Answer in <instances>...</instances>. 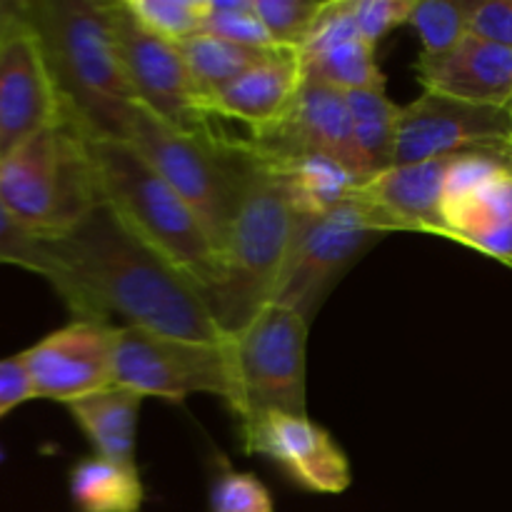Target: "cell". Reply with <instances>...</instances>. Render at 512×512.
I'll return each mask as SVG.
<instances>
[{
	"instance_id": "obj_1",
	"label": "cell",
	"mask_w": 512,
	"mask_h": 512,
	"mask_svg": "<svg viewBox=\"0 0 512 512\" xmlns=\"http://www.w3.org/2000/svg\"><path fill=\"white\" fill-rule=\"evenodd\" d=\"M45 280L63 298L73 320L155 330L198 343H225L203 288L183 270L135 238L100 203L73 230L45 238Z\"/></svg>"
},
{
	"instance_id": "obj_2",
	"label": "cell",
	"mask_w": 512,
	"mask_h": 512,
	"mask_svg": "<svg viewBox=\"0 0 512 512\" xmlns=\"http://www.w3.org/2000/svg\"><path fill=\"white\" fill-rule=\"evenodd\" d=\"M58 88L63 115L88 138L125 140L133 88L120 63L110 5L100 0H23Z\"/></svg>"
},
{
	"instance_id": "obj_3",
	"label": "cell",
	"mask_w": 512,
	"mask_h": 512,
	"mask_svg": "<svg viewBox=\"0 0 512 512\" xmlns=\"http://www.w3.org/2000/svg\"><path fill=\"white\" fill-rule=\"evenodd\" d=\"M248 145V173L220 253V280L208 295L210 313L225 335L243 330L273 303L300 225L278 170L250 140Z\"/></svg>"
},
{
	"instance_id": "obj_4",
	"label": "cell",
	"mask_w": 512,
	"mask_h": 512,
	"mask_svg": "<svg viewBox=\"0 0 512 512\" xmlns=\"http://www.w3.org/2000/svg\"><path fill=\"white\" fill-rule=\"evenodd\" d=\"M103 203L120 223L183 270L205 298L220 280V253L190 205L120 138H88Z\"/></svg>"
},
{
	"instance_id": "obj_5",
	"label": "cell",
	"mask_w": 512,
	"mask_h": 512,
	"mask_svg": "<svg viewBox=\"0 0 512 512\" xmlns=\"http://www.w3.org/2000/svg\"><path fill=\"white\" fill-rule=\"evenodd\" d=\"M0 200L28 233L58 238L100 203L90 140L68 115L0 158Z\"/></svg>"
},
{
	"instance_id": "obj_6",
	"label": "cell",
	"mask_w": 512,
	"mask_h": 512,
	"mask_svg": "<svg viewBox=\"0 0 512 512\" xmlns=\"http://www.w3.org/2000/svg\"><path fill=\"white\" fill-rule=\"evenodd\" d=\"M125 143L133 145L190 205L218 253H223L248 173V140L220 135L215 125L203 133H185L138 103Z\"/></svg>"
},
{
	"instance_id": "obj_7",
	"label": "cell",
	"mask_w": 512,
	"mask_h": 512,
	"mask_svg": "<svg viewBox=\"0 0 512 512\" xmlns=\"http://www.w3.org/2000/svg\"><path fill=\"white\" fill-rule=\"evenodd\" d=\"M308 325L303 313L273 300L228 335L235 383L230 408L240 423L265 413L305 415Z\"/></svg>"
},
{
	"instance_id": "obj_8",
	"label": "cell",
	"mask_w": 512,
	"mask_h": 512,
	"mask_svg": "<svg viewBox=\"0 0 512 512\" xmlns=\"http://www.w3.org/2000/svg\"><path fill=\"white\" fill-rule=\"evenodd\" d=\"M113 385L170 403H183L195 393H210L230 405L235 383L228 340L198 343L123 325L115 330Z\"/></svg>"
},
{
	"instance_id": "obj_9",
	"label": "cell",
	"mask_w": 512,
	"mask_h": 512,
	"mask_svg": "<svg viewBox=\"0 0 512 512\" xmlns=\"http://www.w3.org/2000/svg\"><path fill=\"white\" fill-rule=\"evenodd\" d=\"M385 233H395L388 218L355 195L330 213L300 218L273 300L310 320L345 270Z\"/></svg>"
},
{
	"instance_id": "obj_10",
	"label": "cell",
	"mask_w": 512,
	"mask_h": 512,
	"mask_svg": "<svg viewBox=\"0 0 512 512\" xmlns=\"http://www.w3.org/2000/svg\"><path fill=\"white\" fill-rule=\"evenodd\" d=\"M463 153L512 155V105L468 103L425 90L400 108L393 165Z\"/></svg>"
},
{
	"instance_id": "obj_11",
	"label": "cell",
	"mask_w": 512,
	"mask_h": 512,
	"mask_svg": "<svg viewBox=\"0 0 512 512\" xmlns=\"http://www.w3.org/2000/svg\"><path fill=\"white\" fill-rule=\"evenodd\" d=\"M443 215L448 240L512 268V155H453Z\"/></svg>"
},
{
	"instance_id": "obj_12",
	"label": "cell",
	"mask_w": 512,
	"mask_h": 512,
	"mask_svg": "<svg viewBox=\"0 0 512 512\" xmlns=\"http://www.w3.org/2000/svg\"><path fill=\"white\" fill-rule=\"evenodd\" d=\"M108 5L120 63L138 103L185 133L213 128L215 118L205 110L178 45L140 28L123 0Z\"/></svg>"
},
{
	"instance_id": "obj_13",
	"label": "cell",
	"mask_w": 512,
	"mask_h": 512,
	"mask_svg": "<svg viewBox=\"0 0 512 512\" xmlns=\"http://www.w3.org/2000/svg\"><path fill=\"white\" fill-rule=\"evenodd\" d=\"M63 118L38 33L23 15L0 40V158Z\"/></svg>"
},
{
	"instance_id": "obj_14",
	"label": "cell",
	"mask_w": 512,
	"mask_h": 512,
	"mask_svg": "<svg viewBox=\"0 0 512 512\" xmlns=\"http://www.w3.org/2000/svg\"><path fill=\"white\" fill-rule=\"evenodd\" d=\"M113 325L73 320L20 353L33 398L75 403L113 385Z\"/></svg>"
},
{
	"instance_id": "obj_15",
	"label": "cell",
	"mask_w": 512,
	"mask_h": 512,
	"mask_svg": "<svg viewBox=\"0 0 512 512\" xmlns=\"http://www.w3.org/2000/svg\"><path fill=\"white\" fill-rule=\"evenodd\" d=\"M248 455H263L310 493L338 495L353 483L348 455L333 435L308 420V415L265 413L240 423Z\"/></svg>"
},
{
	"instance_id": "obj_16",
	"label": "cell",
	"mask_w": 512,
	"mask_h": 512,
	"mask_svg": "<svg viewBox=\"0 0 512 512\" xmlns=\"http://www.w3.org/2000/svg\"><path fill=\"white\" fill-rule=\"evenodd\" d=\"M253 145L268 155H328L343 163L355 178L368 180L353 140L348 98L343 90L305 80L285 118L265 133L253 135Z\"/></svg>"
},
{
	"instance_id": "obj_17",
	"label": "cell",
	"mask_w": 512,
	"mask_h": 512,
	"mask_svg": "<svg viewBox=\"0 0 512 512\" xmlns=\"http://www.w3.org/2000/svg\"><path fill=\"white\" fill-rule=\"evenodd\" d=\"M305 80L348 90L385 88L375 63V45L360 33L353 0H328L320 8L308 38L300 45Z\"/></svg>"
},
{
	"instance_id": "obj_18",
	"label": "cell",
	"mask_w": 512,
	"mask_h": 512,
	"mask_svg": "<svg viewBox=\"0 0 512 512\" xmlns=\"http://www.w3.org/2000/svg\"><path fill=\"white\" fill-rule=\"evenodd\" d=\"M448 165L450 158L393 165L358 183L353 195L380 210L390 220L393 230H413V233H428L448 240V225L443 215Z\"/></svg>"
},
{
	"instance_id": "obj_19",
	"label": "cell",
	"mask_w": 512,
	"mask_h": 512,
	"mask_svg": "<svg viewBox=\"0 0 512 512\" xmlns=\"http://www.w3.org/2000/svg\"><path fill=\"white\" fill-rule=\"evenodd\" d=\"M415 75L428 93L468 103L512 105V50L478 35H465L443 55H420Z\"/></svg>"
},
{
	"instance_id": "obj_20",
	"label": "cell",
	"mask_w": 512,
	"mask_h": 512,
	"mask_svg": "<svg viewBox=\"0 0 512 512\" xmlns=\"http://www.w3.org/2000/svg\"><path fill=\"white\" fill-rule=\"evenodd\" d=\"M305 83L300 50L278 48L258 65L205 100L213 118H233L248 125L253 135L265 133L285 118Z\"/></svg>"
},
{
	"instance_id": "obj_21",
	"label": "cell",
	"mask_w": 512,
	"mask_h": 512,
	"mask_svg": "<svg viewBox=\"0 0 512 512\" xmlns=\"http://www.w3.org/2000/svg\"><path fill=\"white\" fill-rule=\"evenodd\" d=\"M143 395L120 385L100 390L83 400L70 403L75 423L95 448V455L113 463L135 465V433Z\"/></svg>"
},
{
	"instance_id": "obj_22",
	"label": "cell",
	"mask_w": 512,
	"mask_h": 512,
	"mask_svg": "<svg viewBox=\"0 0 512 512\" xmlns=\"http://www.w3.org/2000/svg\"><path fill=\"white\" fill-rule=\"evenodd\" d=\"M263 155L273 163V168L283 178L300 218H318V215L340 208L345 200H350L358 183H363L343 163L328 158V155L305 153L283 155V158L268 153Z\"/></svg>"
},
{
	"instance_id": "obj_23",
	"label": "cell",
	"mask_w": 512,
	"mask_h": 512,
	"mask_svg": "<svg viewBox=\"0 0 512 512\" xmlns=\"http://www.w3.org/2000/svg\"><path fill=\"white\" fill-rule=\"evenodd\" d=\"M70 498L78 512H143L145 490L135 465L93 455L70 470Z\"/></svg>"
},
{
	"instance_id": "obj_24",
	"label": "cell",
	"mask_w": 512,
	"mask_h": 512,
	"mask_svg": "<svg viewBox=\"0 0 512 512\" xmlns=\"http://www.w3.org/2000/svg\"><path fill=\"white\" fill-rule=\"evenodd\" d=\"M345 98H348L355 148L368 178L393 168L400 118L398 105L385 95V88L348 90Z\"/></svg>"
},
{
	"instance_id": "obj_25",
	"label": "cell",
	"mask_w": 512,
	"mask_h": 512,
	"mask_svg": "<svg viewBox=\"0 0 512 512\" xmlns=\"http://www.w3.org/2000/svg\"><path fill=\"white\" fill-rule=\"evenodd\" d=\"M178 48L180 53H183L190 80H193L203 105L210 95L223 90L225 85H230L235 78H240L245 70L258 65L265 55L273 53V50H258V48H245V45H235L230 43V40L218 38V35L205 33V30L190 35L188 40L178 43Z\"/></svg>"
},
{
	"instance_id": "obj_26",
	"label": "cell",
	"mask_w": 512,
	"mask_h": 512,
	"mask_svg": "<svg viewBox=\"0 0 512 512\" xmlns=\"http://www.w3.org/2000/svg\"><path fill=\"white\" fill-rule=\"evenodd\" d=\"M135 23L155 38L183 43L205 28L210 0H123Z\"/></svg>"
},
{
	"instance_id": "obj_27",
	"label": "cell",
	"mask_w": 512,
	"mask_h": 512,
	"mask_svg": "<svg viewBox=\"0 0 512 512\" xmlns=\"http://www.w3.org/2000/svg\"><path fill=\"white\" fill-rule=\"evenodd\" d=\"M473 0H415L408 23L423 40L420 55H443L470 35Z\"/></svg>"
},
{
	"instance_id": "obj_28",
	"label": "cell",
	"mask_w": 512,
	"mask_h": 512,
	"mask_svg": "<svg viewBox=\"0 0 512 512\" xmlns=\"http://www.w3.org/2000/svg\"><path fill=\"white\" fill-rule=\"evenodd\" d=\"M203 30L235 45H245V48H278L265 30L263 20L255 13L253 0H210V13Z\"/></svg>"
},
{
	"instance_id": "obj_29",
	"label": "cell",
	"mask_w": 512,
	"mask_h": 512,
	"mask_svg": "<svg viewBox=\"0 0 512 512\" xmlns=\"http://www.w3.org/2000/svg\"><path fill=\"white\" fill-rule=\"evenodd\" d=\"M253 5L273 43L288 50H300L323 8L318 0H253Z\"/></svg>"
},
{
	"instance_id": "obj_30",
	"label": "cell",
	"mask_w": 512,
	"mask_h": 512,
	"mask_svg": "<svg viewBox=\"0 0 512 512\" xmlns=\"http://www.w3.org/2000/svg\"><path fill=\"white\" fill-rule=\"evenodd\" d=\"M210 512H275L268 488L253 473L223 470L210 488Z\"/></svg>"
},
{
	"instance_id": "obj_31",
	"label": "cell",
	"mask_w": 512,
	"mask_h": 512,
	"mask_svg": "<svg viewBox=\"0 0 512 512\" xmlns=\"http://www.w3.org/2000/svg\"><path fill=\"white\" fill-rule=\"evenodd\" d=\"M0 265H18L45 278L48 270V253H45V238L28 233L18 220L10 215L0 200Z\"/></svg>"
},
{
	"instance_id": "obj_32",
	"label": "cell",
	"mask_w": 512,
	"mask_h": 512,
	"mask_svg": "<svg viewBox=\"0 0 512 512\" xmlns=\"http://www.w3.org/2000/svg\"><path fill=\"white\" fill-rule=\"evenodd\" d=\"M415 0H353V15L360 33L370 45L390 33L395 25L408 23Z\"/></svg>"
},
{
	"instance_id": "obj_33",
	"label": "cell",
	"mask_w": 512,
	"mask_h": 512,
	"mask_svg": "<svg viewBox=\"0 0 512 512\" xmlns=\"http://www.w3.org/2000/svg\"><path fill=\"white\" fill-rule=\"evenodd\" d=\"M470 35L512 50V0H473Z\"/></svg>"
},
{
	"instance_id": "obj_34",
	"label": "cell",
	"mask_w": 512,
	"mask_h": 512,
	"mask_svg": "<svg viewBox=\"0 0 512 512\" xmlns=\"http://www.w3.org/2000/svg\"><path fill=\"white\" fill-rule=\"evenodd\" d=\"M25 400H33L25 365L20 363V358L0 360V418L23 405Z\"/></svg>"
},
{
	"instance_id": "obj_35",
	"label": "cell",
	"mask_w": 512,
	"mask_h": 512,
	"mask_svg": "<svg viewBox=\"0 0 512 512\" xmlns=\"http://www.w3.org/2000/svg\"><path fill=\"white\" fill-rule=\"evenodd\" d=\"M20 18V0H0V40Z\"/></svg>"
},
{
	"instance_id": "obj_36",
	"label": "cell",
	"mask_w": 512,
	"mask_h": 512,
	"mask_svg": "<svg viewBox=\"0 0 512 512\" xmlns=\"http://www.w3.org/2000/svg\"><path fill=\"white\" fill-rule=\"evenodd\" d=\"M0 463H3V450H0Z\"/></svg>"
}]
</instances>
